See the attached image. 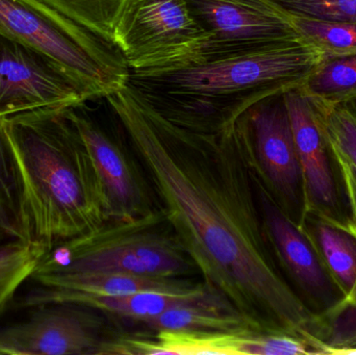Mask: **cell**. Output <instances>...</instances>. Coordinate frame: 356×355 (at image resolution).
<instances>
[{
	"label": "cell",
	"mask_w": 356,
	"mask_h": 355,
	"mask_svg": "<svg viewBox=\"0 0 356 355\" xmlns=\"http://www.w3.org/2000/svg\"><path fill=\"white\" fill-rule=\"evenodd\" d=\"M104 99L205 287L250 331L293 336L316 352L317 315L284 279L266 236L247 112L218 126L177 122L127 83Z\"/></svg>",
	"instance_id": "1"
},
{
	"label": "cell",
	"mask_w": 356,
	"mask_h": 355,
	"mask_svg": "<svg viewBox=\"0 0 356 355\" xmlns=\"http://www.w3.org/2000/svg\"><path fill=\"white\" fill-rule=\"evenodd\" d=\"M0 141L17 240L48 254L112 221L104 188L67 108L0 119Z\"/></svg>",
	"instance_id": "2"
},
{
	"label": "cell",
	"mask_w": 356,
	"mask_h": 355,
	"mask_svg": "<svg viewBox=\"0 0 356 355\" xmlns=\"http://www.w3.org/2000/svg\"><path fill=\"white\" fill-rule=\"evenodd\" d=\"M324 60L323 50L303 37L170 70L131 73L127 85L171 120L229 124L261 100L300 88Z\"/></svg>",
	"instance_id": "3"
},
{
	"label": "cell",
	"mask_w": 356,
	"mask_h": 355,
	"mask_svg": "<svg viewBox=\"0 0 356 355\" xmlns=\"http://www.w3.org/2000/svg\"><path fill=\"white\" fill-rule=\"evenodd\" d=\"M168 226L162 210L135 220L110 221L48 252L35 272H119L178 279L196 267Z\"/></svg>",
	"instance_id": "4"
},
{
	"label": "cell",
	"mask_w": 356,
	"mask_h": 355,
	"mask_svg": "<svg viewBox=\"0 0 356 355\" xmlns=\"http://www.w3.org/2000/svg\"><path fill=\"white\" fill-rule=\"evenodd\" d=\"M0 33L58 63L90 101L104 99L129 81L131 70L116 46L41 0H0Z\"/></svg>",
	"instance_id": "5"
},
{
	"label": "cell",
	"mask_w": 356,
	"mask_h": 355,
	"mask_svg": "<svg viewBox=\"0 0 356 355\" xmlns=\"http://www.w3.org/2000/svg\"><path fill=\"white\" fill-rule=\"evenodd\" d=\"M113 44L131 73L170 70L198 62L209 43L186 0H125Z\"/></svg>",
	"instance_id": "6"
},
{
	"label": "cell",
	"mask_w": 356,
	"mask_h": 355,
	"mask_svg": "<svg viewBox=\"0 0 356 355\" xmlns=\"http://www.w3.org/2000/svg\"><path fill=\"white\" fill-rule=\"evenodd\" d=\"M298 152L305 192V215L353 233L336 156L317 113L300 88L284 93Z\"/></svg>",
	"instance_id": "7"
},
{
	"label": "cell",
	"mask_w": 356,
	"mask_h": 355,
	"mask_svg": "<svg viewBox=\"0 0 356 355\" xmlns=\"http://www.w3.org/2000/svg\"><path fill=\"white\" fill-rule=\"evenodd\" d=\"M88 101L85 90L58 63L0 33V119Z\"/></svg>",
	"instance_id": "8"
},
{
	"label": "cell",
	"mask_w": 356,
	"mask_h": 355,
	"mask_svg": "<svg viewBox=\"0 0 356 355\" xmlns=\"http://www.w3.org/2000/svg\"><path fill=\"white\" fill-rule=\"evenodd\" d=\"M247 119L259 176L280 208L298 225L305 216V192L284 93L251 106Z\"/></svg>",
	"instance_id": "9"
},
{
	"label": "cell",
	"mask_w": 356,
	"mask_h": 355,
	"mask_svg": "<svg viewBox=\"0 0 356 355\" xmlns=\"http://www.w3.org/2000/svg\"><path fill=\"white\" fill-rule=\"evenodd\" d=\"M264 227L276 263L289 285L315 315L334 308L345 296L330 279L298 225L284 212L257 171Z\"/></svg>",
	"instance_id": "10"
},
{
	"label": "cell",
	"mask_w": 356,
	"mask_h": 355,
	"mask_svg": "<svg viewBox=\"0 0 356 355\" xmlns=\"http://www.w3.org/2000/svg\"><path fill=\"white\" fill-rule=\"evenodd\" d=\"M209 35L204 58L303 38L294 17L267 0H186Z\"/></svg>",
	"instance_id": "11"
},
{
	"label": "cell",
	"mask_w": 356,
	"mask_h": 355,
	"mask_svg": "<svg viewBox=\"0 0 356 355\" xmlns=\"http://www.w3.org/2000/svg\"><path fill=\"white\" fill-rule=\"evenodd\" d=\"M29 318L0 331V354H100L106 340L97 317L70 304L35 306Z\"/></svg>",
	"instance_id": "12"
},
{
	"label": "cell",
	"mask_w": 356,
	"mask_h": 355,
	"mask_svg": "<svg viewBox=\"0 0 356 355\" xmlns=\"http://www.w3.org/2000/svg\"><path fill=\"white\" fill-rule=\"evenodd\" d=\"M81 106L67 108V115L93 163L108 199L112 221L135 220L156 210L148 183L127 148L116 135L81 110Z\"/></svg>",
	"instance_id": "13"
},
{
	"label": "cell",
	"mask_w": 356,
	"mask_h": 355,
	"mask_svg": "<svg viewBox=\"0 0 356 355\" xmlns=\"http://www.w3.org/2000/svg\"><path fill=\"white\" fill-rule=\"evenodd\" d=\"M272 336L236 331H158L156 337L106 340L100 354L270 355Z\"/></svg>",
	"instance_id": "14"
},
{
	"label": "cell",
	"mask_w": 356,
	"mask_h": 355,
	"mask_svg": "<svg viewBox=\"0 0 356 355\" xmlns=\"http://www.w3.org/2000/svg\"><path fill=\"white\" fill-rule=\"evenodd\" d=\"M211 291L201 283L188 294L141 292L131 295L110 296L74 290L42 287L27 293L19 302L21 308H35L44 304H70L108 314L127 317L137 321L158 316L170 308L207 297Z\"/></svg>",
	"instance_id": "15"
},
{
	"label": "cell",
	"mask_w": 356,
	"mask_h": 355,
	"mask_svg": "<svg viewBox=\"0 0 356 355\" xmlns=\"http://www.w3.org/2000/svg\"><path fill=\"white\" fill-rule=\"evenodd\" d=\"M42 287L74 290L102 295L121 296L141 292L188 294L200 287L180 279L144 276L119 272L37 273L31 276Z\"/></svg>",
	"instance_id": "16"
},
{
	"label": "cell",
	"mask_w": 356,
	"mask_h": 355,
	"mask_svg": "<svg viewBox=\"0 0 356 355\" xmlns=\"http://www.w3.org/2000/svg\"><path fill=\"white\" fill-rule=\"evenodd\" d=\"M317 252L326 272L343 295H349L356 281V237L348 231L305 214L298 224Z\"/></svg>",
	"instance_id": "17"
},
{
	"label": "cell",
	"mask_w": 356,
	"mask_h": 355,
	"mask_svg": "<svg viewBox=\"0 0 356 355\" xmlns=\"http://www.w3.org/2000/svg\"><path fill=\"white\" fill-rule=\"evenodd\" d=\"M139 322L145 323L156 331H236L249 329L244 321L215 294H209L198 302L175 306L158 316L144 319Z\"/></svg>",
	"instance_id": "18"
},
{
	"label": "cell",
	"mask_w": 356,
	"mask_h": 355,
	"mask_svg": "<svg viewBox=\"0 0 356 355\" xmlns=\"http://www.w3.org/2000/svg\"><path fill=\"white\" fill-rule=\"evenodd\" d=\"M300 89L312 99L324 104L356 101V54L325 58Z\"/></svg>",
	"instance_id": "19"
},
{
	"label": "cell",
	"mask_w": 356,
	"mask_h": 355,
	"mask_svg": "<svg viewBox=\"0 0 356 355\" xmlns=\"http://www.w3.org/2000/svg\"><path fill=\"white\" fill-rule=\"evenodd\" d=\"M46 254L44 248L20 240L0 244V317L21 285L33 276Z\"/></svg>",
	"instance_id": "20"
},
{
	"label": "cell",
	"mask_w": 356,
	"mask_h": 355,
	"mask_svg": "<svg viewBox=\"0 0 356 355\" xmlns=\"http://www.w3.org/2000/svg\"><path fill=\"white\" fill-rule=\"evenodd\" d=\"M79 26L113 44V27L125 0H41ZM115 46V45H114Z\"/></svg>",
	"instance_id": "21"
},
{
	"label": "cell",
	"mask_w": 356,
	"mask_h": 355,
	"mask_svg": "<svg viewBox=\"0 0 356 355\" xmlns=\"http://www.w3.org/2000/svg\"><path fill=\"white\" fill-rule=\"evenodd\" d=\"M315 333L321 354L346 355L356 349V306L344 298L317 315Z\"/></svg>",
	"instance_id": "22"
},
{
	"label": "cell",
	"mask_w": 356,
	"mask_h": 355,
	"mask_svg": "<svg viewBox=\"0 0 356 355\" xmlns=\"http://www.w3.org/2000/svg\"><path fill=\"white\" fill-rule=\"evenodd\" d=\"M309 97V96H307ZM320 124L330 145L356 169V106L350 104H328L312 99Z\"/></svg>",
	"instance_id": "23"
},
{
	"label": "cell",
	"mask_w": 356,
	"mask_h": 355,
	"mask_svg": "<svg viewBox=\"0 0 356 355\" xmlns=\"http://www.w3.org/2000/svg\"><path fill=\"white\" fill-rule=\"evenodd\" d=\"M295 20L301 35L319 46L325 58L356 54V23L303 18Z\"/></svg>",
	"instance_id": "24"
},
{
	"label": "cell",
	"mask_w": 356,
	"mask_h": 355,
	"mask_svg": "<svg viewBox=\"0 0 356 355\" xmlns=\"http://www.w3.org/2000/svg\"><path fill=\"white\" fill-rule=\"evenodd\" d=\"M295 18L356 23V0H267Z\"/></svg>",
	"instance_id": "25"
},
{
	"label": "cell",
	"mask_w": 356,
	"mask_h": 355,
	"mask_svg": "<svg viewBox=\"0 0 356 355\" xmlns=\"http://www.w3.org/2000/svg\"><path fill=\"white\" fill-rule=\"evenodd\" d=\"M332 149L336 156L339 171H340L343 191H344L349 216L353 223V235L356 237V169L336 149L332 147Z\"/></svg>",
	"instance_id": "26"
},
{
	"label": "cell",
	"mask_w": 356,
	"mask_h": 355,
	"mask_svg": "<svg viewBox=\"0 0 356 355\" xmlns=\"http://www.w3.org/2000/svg\"><path fill=\"white\" fill-rule=\"evenodd\" d=\"M0 231L16 239L14 225H13L12 212H10V193H8L1 141H0Z\"/></svg>",
	"instance_id": "27"
},
{
	"label": "cell",
	"mask_w": 356,
	"mask_h": 355,
	"mask_svg": "<svg viewBox=\"0 0 356 355\" xmlns=\"http://www.w3.org/2000/svg\"><path fill=\"white\" fill-rule=\"evenodd\" d=\"M345 299L347 302H350L351 304L356 306V281L355 286H353V290H351L350 293H349L348 296L345 297Z\"/></svg>",
	"instance_id": "28"
}]
</instances>
